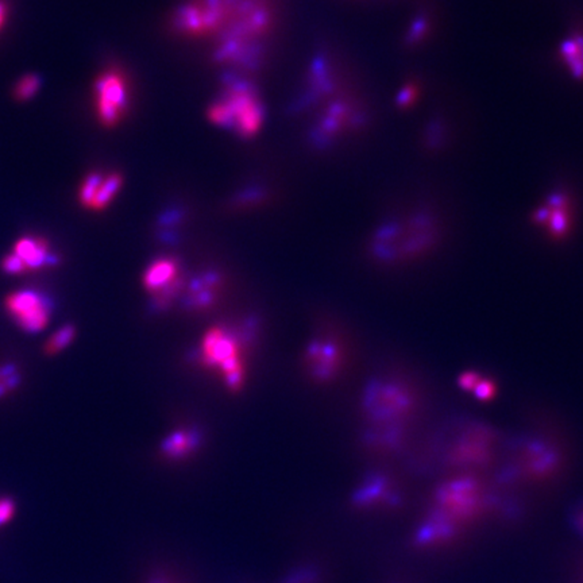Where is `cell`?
<instances>
[{"label":"cell","instance_id":"1","mask_svg":"<svg viewBox=\"0 0 583 583\" xmlns=\"http://www.w3.org/2000/svg\"><path fill=\"white\" fill-rule=\"evenodd\" d=\"M357 409L364 428L423 430L433 422V395L415 368L389 362L366 379Z\"/></svg>","mask_w":583,"mask_h":583},{"label":"cell","instance_id":"2","mask_svg":"<svg viewBox=\"0 0 583 583\" xmlns=\"http://www.w3.org/2000/svg\"><path fill=\"white\" fill-rule=\"evenodd\" d=\"M445 228L431 207H412L382 220L366 244L368 260L387 271H404L433 260L444 244Z\"/></svg>","mask_w":583,"mask_h":583},{"label":"cell","instance_id":"3","mask_svg":"<svg viewBox=\"0 0 583 583\" xmlns=\"http://www.w3.org/2000/svg\"><path fill=\"white\" fill-rule=\"evenodd\" d=\"M570 437L558 420L547 415L530 417L516 433L505 434L502 455L507 456L504 474L546 480L565 466Z\"/></svg>","mask_w":583,"mask_h":583},{"label":"cell","instance_id":"4","mask_svg":"<svg viewBox=\"0 0 583 583\" xmlns=\"http://www.w3.org/2000/svg\"><path fill=\"white\" fill-rule=\"evenodd\" d=\"M263 115L258 91L242 76L225 80L218 98L208 109V118L215 125L233 131L241 139H250L258 133Z\"/></svg>","mask_w":583,"mask_h":583},{"label":"cell","instance_id":"5","mask_svg":"<svg viewBox=\"0 0 583 583\" xmlns=\"http://www.w3.org/2000/svg\"><path fill=\"white\" fill-rule=\"evenodd\" d=\"M253 319L241 321L239 326L216 327L207 332L199 350V362L205 368H218L225 379V387L230 389L241 387L244 379V349L254 340L257 326Z\"/></svg>","mask_w":583,"mask_h":583},{"label":"cell","instance_id":"6","mask_svg":"<svg viewBox=\"0 0 583 583\" xmlns=\"http://www.w3.org/2000/svg\"><path fill=\"white\" fill-rule=\"evenodd\" d=\"M351 346L340 330L323 329L313 335L302 353V368L315 384L329 385L348 371Z\"/></svg>","mask_w":583,"mask_h":583},{"label":"cell","instance_id":"7","mask_svg":"<svg viewBox=\"0 0 583 583\" xmlns=\"http://www.w3.org/2000/svg\"><path fill=\"white\" fill-rule=\"evenodd\" d=\"M131 104L128 76L117 67L107 68L95 81V109L99 122L106 128L119 125Z\"/></svg>","mask_w":583,"mask_h":583},{"label":"cell","instance_id":"8","mask_svg":"<svg viewBox=\"0 0 583 583\" xmlns=\"http://www.w3.org/2000/svg\"><path fill=\"white\" fill-rule=\"evenodd\" d=\"M573 199L568 192L554 191L533 211L532 223L550 239L563 242L570 238L574 227Z\"/></svg>","mask_w":583,"mask_h":583},{"label":"cell","instance_id":"9","mask_svg":"<svg viewBox=\"0 0 583 583\" xmlns=\"http://www.w3.org/2000/svg\"><path fill=\"white\" fill-rule=\"evenodd\" d=\"M5 310L24 331L34 334L48 326L53 304L51 300L35 291H19L8 294Z\"/></svg>","mask_w":583,"mask_h":583},{"label":"cell","instance_id":"10","mask_svg":"<svg viewBox=\"0 0 583 583\" xmlns=\"http://www.w3.org/2000/svg\"><path fill=\"white\" fill-rule=\"evenodd\" d=\"M225 279L218 269L197 272L194 279H186L180 297L181 310L192 315H202L218 304L225 291Z\"/></svg>","mask_w":583,"mask_h":583},{"label":"cell","instance_id":"11","mask_svg":"<svg viewBox=\"0 0 583 583\" xmlns=\"http://www.w3.org/2000/svg\"><path fill=\"white\" fill-rule=\"evenodd\" d=\"M123 186L119 172L88 173L79 188V203L91 211H103L119 195Z\"/></svg>","mask_w":583,"mask_h":583},{"label":"cell","instance_id":"12","mask_svg":"<svg viewBox=\"0 0 583 583\" xmlns=\"http://www.w3.org/2000/svg\"><path fill=\"white\" fill-rule=\"evenodd\" d=\"M393 486L395 483L387 473H370L354 492L351 502L357 508L373 507V505L384 502H387L389 504H398L400 496L393 491Z\"/></svg>","mask_w":583,"mask_h":583},{"label":"cell","instance_id":"13","mask_svg":"<svg viewBox=\"0 0 583 583\" xmlns=\"http://www.w3.org/2000/svg\"><path fill=\"white\" fill-rule=\"evenodd\" d=\"M205 434L197 427H180L173 430L159 445V455L169 462H181L197 453Z\"/></svg>","mask_w":583,"mask_h":583},{"label":"cell","instance_id":"14","mask_svg":"<svg viewBox=\"0 0 583 583\" xmlns=\"http://www.w3.org/2000/svg\"><path fill=\"white\" fill-rule=\"evenodd\" d=\"M184 277L186 276L181 274V266L176 258L162 257L154 260L146 269L144 277H142V284L148 293L154 294L172 287Z\"/></svg>","mask_w":583,"mask_h":583},{"label":"cell","instance_id":"15","mask_svg":"<svg viewBox=\"0 0 583 583\" xmlns=\"http://www.w3.org/2000/svg\"><path fill=\"white\" fill-rule=\"evenodd\" d=\"M14 253L22 258L29 271L54 266L59 263V257L51 253L49 242L43 236H24L16 242Z\"/></svg>","mask_w":583,"mask_h":583},{"label":"cell","instance_id":"16","mask_svg":"<svg viewBox=\"0 0 583 583\" xmlns=\"http://www.w3.org/2000/svg\"><path fill=\"white\" fill-rule=\"evenodd\" d=\"M560 62L574 79L583 80V33L574 32L559 48Z\"/></svg>","mask_w":583,"mask_h":583},{"label":"cell","instance_id":"17","mask_svg":"<svg viewBox=\"0 0 583 583\" xmlns=\"http://www.w3.org/2000/svg\"><path fill=\"white\" fill-rule=\"evenodd\" d=\"M74 338H76V329H74L72 324L62 327L46 342L45 353L48 356H56V354L62 353V350H65L73 342Z\"/></svg>","mask_w":583,"mask_h":583},{"label":"cell","instance_id":"18","mask_svg":"<svg viewBox=\"0 0 583 583\" xmlns=\"http://www.w3.org/2000/svg\"><path fill=\"white\" fill-rule=\"evenodd\" d=\"M41 79L37 74H26L21 77L14 87V98L19 101L30 100L40 91Z\"/></svg>","mask_w":583,"mask_h":583},{"label":"cell","instance_id":"19","mask_svg":"<svg viewBox=\"0 0 583 583\" xmlns=\"http://www.w3.org/2000/svg\"><path fill=\"white\" fill-rule=\"evenodd\" d=\"M499 384H497L496 379L493 377L488 376V374H483V378L478 382L472 395L475 400L488 403V401L496 400L497 395H499Z\"/></svg>","mask_w":583,"mask_h":583},{"label":"cell","instance_id":"20","mask_svg":"<svg viewBox=\"0 0 583 583\" xmlns=\"http://www.w3.org/2000/svg\"><path fill=\"white\" fill-rule=\"evenodd\" d=\"M21 384V374L15 366H0V397H5L11 390L16 389Z\"/></svg>","mask_w":583,"mask_h":583},{"label":"cell","instance_id":"21","mask_svg":"<svg viewBox=\"0 0 583 583\" xmlns=\"http://www.w3.org/2000/svg\"><path fill=\"white\" fill-rule=\"evenodd\" d=\"M430 32V19L427 16L420 15L412 22L411 29L406 33V43L417 45L425 40V35Z\"/></svg>","mask_w":583,"mask_h":583},{"label":"cell","instance_id":"22","mask_svg":"<svg viewBox=\"0 0 583 583\" xmlns=\"http://www.w3.org/2000/svg\"><path fill=\"white\" fill-rule=\"evenodd\" d=\"M445 139V129L440 120H434L425 133V142L430 148H437Z\"/></svg>","mask_w":583,"mask_h":583},{"label":"cell","instance_id":"23","mask_svg":"<svg viewBox=\"0 0 583 583\" xmlns=\"http://www.w3.org/2000/svg\"><path fill=\"white\" fill-rule=\"evenodd\" d=\"M319 581V574L312 566H302L292 571L290 576L285 577L282 583H316Z\"/></svg>","mask_w":583,"mask_h":583},{"label":"cell","instance_id":"24","mask_svg":"<svg viewBox=\"0 0 583 583\" xmlns=\"http://www.w3.org/2000/svg\"><path fill=\"white\" fill-rule=\"evenodd\" d=\"M2 269L8 274H22L29 272L27 269L26 263L22 261L21 257L15 254V253H11V254L5 255L2 261Z\"/></svg>","mask_w":583,"mask_h":583},{"label":"cell","instance_id":"25","mask_svg":"<svg viewBox=\"0 0 583 583\" xmlns=\"http://www.w3.org/2000/svg\"><path fill=\"white\" fill-rule=\"evenodd\" d=\"M15 511V502L10 497H2L0 499V527L13 519Z\"/></svg>","mask_w":583,"mask_h":583},{"label":"cell","instance_id":"26","mask_svg":"<svg viewBox=\"0 0 583 583\" xmlns=\"http://www.w3.org/2000/svg\"><path fill=\"white\" fill-rule=\"evenodd\" d=\"M416 92H415L414 87H406L403 90V92L400 93V104L401 106H408L412 100H414Z\"/></svg>","mask_w":583,"mask_h":583},{"label":"cell","instance_id":"27","mask_svg":"<svg viewBox=\"0 0 583 583\" xmlns=\"http://www.w3.org/2000/svg\"><path fill=\"white\" fill-rule=\"evenodd\" d=\"M5 16H7V5L0 0V29H2L3 24H5Z\"/></svg>","mask_w":583,"mask_h":583},{"label":"cell","instance_id":"28","mask_svg":"<svg viewBox=\"0 0 583 583\" xmlns=\"http://www.w3.org/2000/svg\"><path fill=\"white\" fill-rule=\"evenodd\" d=\"M148 583H173V582H172V579L167 578V577L158 576V577H154V578H151L150 582Z\"/></svg>","mask_w":583,"mask_h":583}]
</instances>
